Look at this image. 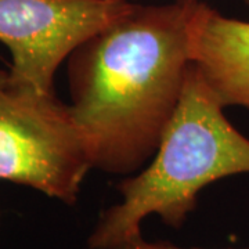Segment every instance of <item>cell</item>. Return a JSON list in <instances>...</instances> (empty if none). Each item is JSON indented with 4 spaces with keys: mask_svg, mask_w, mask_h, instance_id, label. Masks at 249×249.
<instances>
[{
    "mask_svg": "<svg viewBox=\"0 0 249 249\" xmlns=\"http://www.w3.org/2000/svg\"><path fill=\"white\" fill-rule=\"evenodd\" d=\"M199 3L136 4L70 55V107L93 169L129 175L157 152L193 62Z\"/></svg>",
    "mask_w": 249,
    "mask_h": 249,
    "instance_id": "6da1fadb",
    "label": "cell"
},
{
    "mask_svg": "<svg viewBox=\"0 0 249 249\" xmlns=\"http://www.w3.org/2000/svg\"><path fill=\"white\" fill-rule=\"evenodd\" d=\"M224 108L191 62L155 158L116 186L122 201L100 214L89 249H111L132 238L151 214L181 229L201 190L229 176L249 175V139L232 126Z\"/></svg>",
    "mask_w": 249,
    "mask_h": 249,
    "instance_id": "7a4b0ae2",
    "label": "cell"
},
{
    "mask_svg": "<svg viewBox=\"0 0 249 249\" xmlns=\"http://www.w3.org/2000/svg\"><path fill=\"white\" fill-rule=\"evenodd\" d=\"M91 169L86 137L55 93L0 90V180L73 205Z\"/></svg>",
    "mask_w": 249,
    "mask_h": 249,
    "instance_id": "3957f363",
    "label": "cell"
},
{
    "mask_svg": "<svg viewBox=\"0 0 249 249\" xmlns=\"http://www.w3.org/2000/svg\"><path fill=\"white\" fill-rule=\"evenodd\" d=\"M134 6L132 0H0V42L11 54L7 88L54 94L62 61Z\"/></svg>",
    "mask_w": 249,
    "mask_h": 249,
    "instance_id": "277c9868",
    "label": "cell"
},
{
    "mask_svg": "<svg viewBox=\"0 0 249 249\" xmlns=\"http://www.w3.org/2000/svg\"><path fill=\"white\" fill-rule=\"evenodd\" d=\"M193 64L224 107L249 108V21L201 1L193 19Z\"/></svg>",
    "mask_w": 249,
    "mask_h": 249,
    "instance_id": "5b68a950",
    "label": "cell"
},
{
    "mask_svg": "<svg viewBox=\"0 0 249 249\" xmlns=\"http://www.w3.org/2000/svg\"><path fill=\"white\" fill-rule=\"evenodd\" d=\"M111 249H165V241L160 242H148L142 238V232L133 235L132 238L118 244Z\"/></svg>",
    "mask_w": 249,
    "mask_h": 249,
    "instance_id": "8992f818",
    "label": "cell"
},
{
    "mask_svg": "<svg viewBox=\"0 0 249 249\" xmlns=\"http://www.w3.org/2000/svg\"><path fill=\"white\" fill-rule=\"evenodd\" d=\"M7 83H9V72L0 70V90L6 89Z\"/></svg>",
    "mask_w": 249,
    "mask_h": 249,
    "instance_id": "52a82bcc",
    "label": "cell"
},
{
    "mask_svg": "<svg viewBox=\"0 0 249 249\" xmlns=\"http://www.w3.org/2000/svg\"><path fill=\"white\" fill-rule=\"evenodd\" d=\"M165 249H209V248H196V247H178V245H173L170 242L165 241ZM249 249V248H244Z\"/></svg>",
    "mask_w": 249,
    "mask_h": 249,
    "instance_id": "ba28073f",
    "label": "cell"
},
{
    "mask_svg": "<svg viewBox=\"0 0 249 249\" xmlns=\"http://www.w3.org/2000/svg\"><path fill=\"white\" fill-rule=\"evenodd\" d=\"M242 1H244V3H245V4L249 7V0H242Z\"/></svg>",
    "mask_w": 249,
    "mask_h": 249,
    "instance_id": "9c48e42d",
    "label": "cell"
}]
</instances>
